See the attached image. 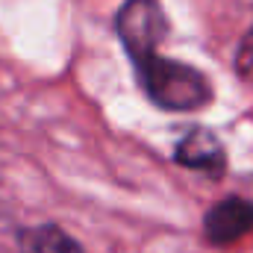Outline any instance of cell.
<instances>
[{"label":"cell","instance_id":"1","mask_svg":"<svg viewBox=\"0 0 253 253\" xmlns=\"http://www.w3.org/2000/svg\"><path fill=\"white\" fill-rule=\"evenodd\" d=\"M135 71H138V83H141L144 94L159 109L191 112V109H200L212 100L209 80L186 62L165 59V56L153 53L150 59L135 65Z\"/></svg>","mask_w":253,"mask_h":253},{"label":"cell","instance_id":"2","mask_svg":"<svg viewBox=\"0 0 253 253\" xmlns=\"http://www.w3.org/2000/svg\"><path fill=\"white\" fill-rule=\"evenodd\" d=\"M115 33L132 65L150 59L168 36V18L159 0H124L115 15Z\"/></svg>","mask_w":253,"mask_h":253},{"label":"cell","instance_id":"3","mask_svg":"<svg viewBox=\"0 0 253 253\" xmlns=\"http://www.w3.org/2000/svg\"><path fill=\"white\" fill-rule=\"evenodd\" d=\"M251 230H253V203L245 200V197H224L203 218V233L218 248L245 239Z\"/></svg>","mask_w":253,"mask_h":253},{"label":"cell","instance_id":"4","mask_svg":"<svg viewBox=\"0 0 253 253\" xmlns=\"http://www.w3.org/2000/svg\"><path fill=\"white\" fill-rule=\"evenodd\" d=\"M174 159L180 165H186L191 171H203L209 177H221L227 171V153L224 144L218 141V135L206 126H194L189 129L174 150Z\"/></svg>","mask_w":253,"mask_h":253},{"label":"cell","instance_id":"5","mask_svg":"<svg viewBox=\"0 0 253 253\" xmlns=\"http://www.w3.org/2000/svg\"><path fill=\"white\" fill-rule=\"evenodd\" d=\"M21 253H83V248L56 224H39L24 230Z\"/></svg>","mask_w":253,"mask_h":253},{"label":"cell","instance_id":"6","mask_svg":"<svg viewBox=\"0 0 253 253\" xmlns=\"http://www.w3.org/2000/svg\"><path fill=\"white\" fill-rule=\"evenodd\" d=\"M236 71H239L242 80L253 83V27H251V33L242 39V44H239V53H236Z\"/></svg>","mask_w":253,"mask_h":253}]
</instances>
